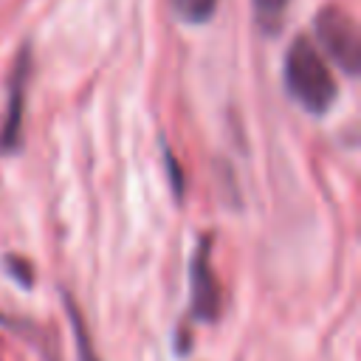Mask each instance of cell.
I'll list each match as a JSON object with an SVG mask.
<instances>
[{"label": "cell", "instance_id": "obj_1", "mask_svg": "<svg viewBox=\"0 0 361 361\" xmlns=\"http://www.w3.org/2000/svg\"><path fill=\"white\" fill-rule=\"evenodd\" d=\"M282 79H285L288 96L313 116L327 113L336 102L338 87H336L333 71L324 62L322 51L307 37H296L288 45L285 62H282Z\"/></svg>", "mask_w": 361, "mask_h": 361}, {"label": "cell", "instance_id": "obj_2", "mask_svg": "<svg viewBox=\"0 0 361 361\" xmlns=\"http://www.w3.org/2000/svg\"><path fill=\"white\" fill-rule=\"evenodd\" d=\"M313 31L316 39L322 42V48L327 51V56L347 73V76H358V65H361V42H358V28L355 20L336 6H324L316 20H313Z\"/></svg>", "mask_w": 361, "mask_h": 361}, {"label": "cell", "instance_id": "obj_3", "mask_svg": "<svg viewBox=\"0 0 361 361\" xmlns=\"http://www.w3.org/2000/svg\"><path fill=\"white\" fill-rule=\"evenodd\" d=\"M189 290H192V313L200 322H217L223 307V290L217 274L212 268V240L200 237L189 265Z\"/></svg>", "mask_w": 361, "mask_h": 361}, {"label": "cell", "instance_id": "obj_4", "mask_svg": "<svg viewBox=\"0 0 361 361\" xmlns=\"http://www.w3.org/2000/svg\"><path fill=\"white\" fill-rule=\"evenodd\" d=\"M28 71H31V54L28 45L17 54L11 79H8V104H6V118L0 127V149L14 152L23 138V116H25V87H28Z\"/></svg>", "mask_w": 361, "mask_h": 361}, {"label": "cell", "instance_id": "obj_5", "mask_svg": "<svg viewBox=\"0 0 361 361\" xmlns=\"http://www.w3.org/2000/svg\"><path fill=\"white\" fill-rule=\"evenodd\" d=\"M251 6H254V17H257V25L262 28V34H268V37L279 34L290 0H251Z\"/></svg>", "mask_w": 361, "mask_h": 361}, {"label": "cell", "instance_id": "obj_6", "mask_svg": "<svg viewBox=\"0 0 361 361\" xmlns=\"http://www.w3.org/2000/svg\"><path fill=\"white\" fill-rule=\"evenodd\" d=\"M62 299H65V313H68L71 327H73L76 347H79V350H76L79 361H99V355H96V350H93V341H90V333H87V327H85V319H82V313H79L76 302H73L68 293H62Z\"/></svg>", "mask_w": 361, "mask_h": 361}, {"label": "cell", "instance_id": "obj_7", "mask_svg": "<svg viewBox=\"0 0 361 361\" xmlns=\"http://www.w3.org/2000/svg\"><path fill=\"white\" fill-rule=\"evenodd\" d=\"M214 8H217V0H172V11L178 14V20L189 25H200L212 20Z\"/></svg>", "mask_w": 361, "mask_h": 361}, {"label": "cell", "instance_id": "obj_8", "mask_svg": "<svg viewBox=\"0 0 361 361\" xmlns=\"http://www.w3.org/2000/svg\"><path fill=\"white\" fill-rule=\"evenodd\" d=\"M6 271L14 276V282H17L20 288H31V282H34V268H31L28 259L8 254V257H6Z\"/></svg>", "mask_w": 361, "mask_h": 361}, {"label": "cell", "instance_id": "obj_9", "mask_svg": "<svg viewBox=\"0 0 361 361\" xmlns=\"http://www.w3.org/2000/svg\"><path fill=\"white\" fill-rule=\"evenodd\" d=\"M164 161H166V175H169V183H172L175 197H183V189H186V183H183V169H180V164L175 161V155H172L169 147H164Z\"/></svg>", "mask_w": 361, "mask_h": 361}]
</instances>
